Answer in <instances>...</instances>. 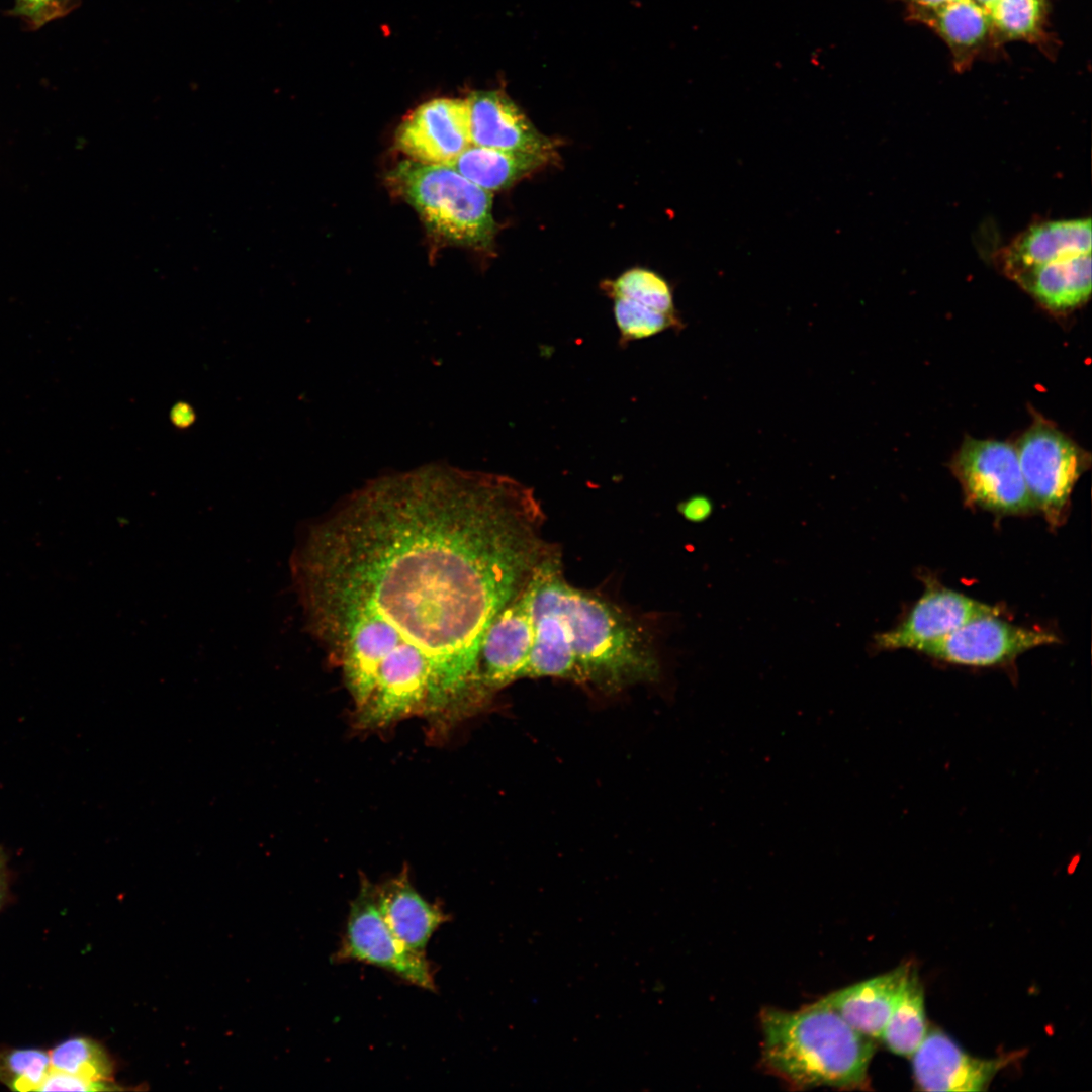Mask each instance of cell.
<instances>
[{
	"instance_id": "obj_1",
	"label": "cell",
	"mask_w": 1092,
	"mask_h": 1092,
	"mask_svg": "<svg viewBox=\"0 0 1092 1092\" xmlns=\"http://www.w3.org/2000/svg\"><path fill=\"white\" fill-rule=\"evenodd\" d=\"M544 518L512 477L431 469L372 482L311 525L293 575L357 710L388 681L425 693L433 717L485 703L481 643L555 551Z\"/></svg>"
},
{
	"instance_id": "obj_2",
	"label": "cell",
	"mask_w": 1092,
	"mask_h": 1092,
	"mask_svg": "<svg viewBox=\"0 0 1092 1092\" xmlns=\"http://www.w3.org/2000/svg\"><path fill=\"white\" fill-rule=\"evenodd\" d=\"M525 589L534 641L521 678L570 679L605 693L661 679L649 634L616 605L568 583L556 551Z\"/></svg>"
},
{
	"instance_id": "obj_3",
	"label": "cell",
	"mask_w": 1092,
	"mask_h": 1092,
	"mask_svg": "<svg viewBox=\"0 0 1092 1092\" xmlns=\"http://www.w3.org/2000/svg\"><path fill=\"white\" fill-rule=\"evenodd\" d=\"M762 1065L793 1088L868 1089L873 1039L821 999L797 1011L760 1013Z\"/></svg>"
},
{
	"instance_id": "obj_4",
	"label": "cell",
	"mask_w": 1092,
	"mask_h": 1092,
	"mask_svg": "<svg viewBox=\"0 0 1092 1092\" xmlns=\"http://www.w3.org/2000/svg\"><path fill=\"white\" fill-rule=\"evenodd\" d=\"M389 181L439 238L475 249L491 246L495 234L491 192L450 166L410 160L391 171Z\"/></svg>"
},
{
	"instance_id": "obj_5",
	"label": "cell",
	"mask_w": 1092,
	"mask_h": 1092,
	"mask_svg": "<svg viewBox=\"0 0 1092 1092\" xmlns=\"http://www.w3.org/2000/svg\"><path fill=\"white\" fill-rule=\"evenodd\" d=\"M335 958L374 965L418 987L436 991L434 972L426 954L406 947L389 929L377 906L375 885L365 878L351 903Z\"/></svg>"
},
{
	"instance_id": "obj_6",
	"label": "cell",
	"mask_w": 1092,
	"mask_h": 1092,
	"mask_svg": "<svg viewBox=\"0 0 1092 1092\" xmlns=\"http://www.w3.org/2000/svg\"><path fill=\"white\" fill-rule=\"evenodd\" d=\"M1015 448L1035 509L1041 510L1051 524L1059 525L1084 470V453L1066 435L1041 421L1021 436Z\"/></svg>"
},
{
	"instance_id": "obj_7",
	"label": "cell",
	"mask_w": 1092,
	"mask_h": 1092,
	"mask_svg": "<svg viewBox=\"0 0 1092 1092\" xmlns=\"http://www.w3.org/2000/svg\"><path fill=\"white\" fill-rule=\"evenodd\" d=\"M952 469L968 498L1001 514L1035 509L1021 472L1016 448L997 440L967 438Z\"/></svg>"
},
{
	"instance_id": "obj_8",
	"label": "cell",
	"mask_w": 1092,
	"mask_h": 1092,
	"mask_svg": "<svg viewBox=\"0 0 1092 1092\" xmlns=\"http://www.w3.org/2000/svg\"><path fill=\"white\" fill-rule=\"evenodd\" d=\"M1059 642L1053 633L1009 624L997 616L971 620L918 651L952 664L989 667L1012 662L1021 653Z\"/></svg>"
},
{
	"instance_id": "obj_9",
	"label": "cell",
	"mask_w": 1092,
	"mask_h": 1092,
	"mask_svg": "<svg viewBox=\"0 0 1092 1092\" xmlns=\"http://www.w3.org/2000/svg\"><path fill=\"white\" fill-rule=\"evenodd\" d=\"M470 145L467 99L430 100L410 113L395 134L396 148L424 164L449 165Z\"/></svg>"
},
{
	"instance_id": "obj_10",
	"label": "cell",
	"mask_w": 1092,
	"mask_h": 1092,
	"mask_svg": "<svg viewBox=\"0 0 1092 1092\" xmlns=\"http://www.w3.org/2000/svg\"><path fill=\"white\" fill-rule=\"evenodd\" d=\"M998 613L997 608L961 593L930 586L900 624L874 635L871 648L873 651L919 650L971 620Z\"/></svg>"
},
{
	"instance_id": "obj_11",
	"label": "cell",
	"mask_w": 1092,
	"mask_h": 1092,
	"mask_svg": "<svg viewBox=\"0 0 1092 1092\" xmlns=\"http://www.w3.org/2000/svg\"><path fill=\"white\" fill-rule=\"evenodd\" d=\"M1021 1052L993 1059L973 1057L938 1029L927 1031L913 1053L915 1083L924 1091H985L995 1076Z\"/></svg>"
},
{
	"instance_id": "obj_12",
	"label": "cell",
	"mask_w": 1092,
	"mask_h": 1092,
	"mask_svg": "<svg viewBox=\"0 0 1092 1092\" xmlns=\"http://www.w3.org/2000/svg\"><path fill=\"white\" fill-rule=\"evenodd\" d=\"M533 641V620L524 588L494 617L481 643L479 673L482 687L489 697L521 679Z\"/></svg>"
},
{
	"instance_id": "obj_13",
	"label": "cell",
	"mask_w": 1092,
	"mask_h": 1092,
	"mask_svg": "<svg viewBox=\"0 0 1092 1092\" xmlns=\"http://www.w3.org/2000/svg\"><path fill=\"white\" fill-rule=\"evenodd\" d=\"M471 145L510 152L553 155L554 145L539 132L517 105L498 91L467 98Z\"/></svg>"
},
{
	"instance_id": "obj_14",
	"label": "cell",
	"mask_w": 1092,
	"mask_h": 1092,
	"mask_svg": "<svg viewBox=\"0 0 1092 1092\" xmlns=\"http://www.w3.org/2000/svg\"><path fill=\"white\" fill-rule=\"evenodd\" d=\"M912 965V962L903 963L887 973L837 990L821 1000L853 1029L872 1039H880Z\"/></svg>"
},
{
	"instance_id": "obj_15",
	"label": "cell",
	"mask_w": 1092,
	"mask_h": 1092,
	"mask_svg": "<svg viewBox=\"0 0 1092 1092\" xmlns=\"http://www.w3.org/2000/svg\"><path fill=\"white\" fill-rule=\"evenodd\" d=\"M375 896L389 929L416 952L425 953L434 932L448 920L440 906L427 901L415 889L406 871L375 885Z\"/></svg>"
},
{
	"instance_id": "obj_16",
	"label": "cell",
	"mask_w": 1092,
	"mask_h": 1092,
	"mask_svg": "<svg viewBox=\"0 0 1092 1092\" xmlns=\"http://www.w3.org/2000/svg\"><path fill=\"white\" fill-rule=\"evenodd\" d=\"M1091 219L1053 220L1029 226L1003 251L1007 275L1063 258L1091 253Z\"/></svg>"
},
{
	"instance_id": "obj_17",
	"label": "cell",
	"mask_w": 1092,
	"mask_h": 1092,
	"mask_svg": "<svg viewBox=\"0 0 1092 1092\" xmlns=\"http://www.w3.org/2000/svg\"><path fill=\"white\" fill-rule=\"evenodd\" d=\"M1010 277L1053 310L1075 308L1091 293V253L1026 268Z\"/></svg>"
},
{
	"instance_id": "obj_18",
	"label": "cell",
	"mask_w": 1092,
	"mask_h": 1092,
	"mask_svg": "<svg viewBox=\"0 0 1092 1092\" xmlns=\"http://www.w3.org/2000/svg\"><path fill=\"white\" fill-rule=\"evenodd\" d=\"M552 156L470 145L448 166L470 182L491 192L510 187L547 164Z\"/></svg>"
},
{
	"instance_id": "obj_19",
	"label": "cell",
	"mask_w": 1092,
	"mask_h": 1092,
	"mask_svg": "<svg viewBox=\"0 0 1092 1092\" xmlns=\"http://www.w3.org/2000/svg\"><path fill=\"white\" fill-rule=\"evenodd\" d=\"M927 1031L923 985L913 963L880 1039L894 1054L911 1057Z\"/></svg>"
},
{
	"instance_id": "obj_20",
	"label": "cell",
	"mask_w": 1092,
	"mask_h": 1092,
	"mask_svg": "<svg viewBox=\"0 0 1092 1092\" xmlns=\"http://www.w3.org/2000/svg\"><path fill=\"white\" fill-rule=\"evenodd\" d=\"M953 4L980 11L989 21L991 34L1001 40L1037 41L1043 36L1045 0H959Z\"/></svg>"
},
{
	"instance_id": "obj_21",
	"label": "cell",
	"mask_w": 1092,
	"mask_h": 1092,
	"mask_svg": "<svg viewBox=\"0 0 1092 1092\" xmlns=\"http://www.w3.org/2000/svg\"><path fill=\"white\" fill-rule=\"evenodd\" d=\"M51 1069L91 1081L112 1082L114 1063L99 1042L87 1037L69 1038L49 1052Z\"/></svg>"
},
{
	"instance_id": "obj_22",
	"label": "cell",
	"mask_w": 1092,
	"mask_h": 1092,
	"mask_svg": "<svg viewBox=\"0 0 1092 1092\" xmlns=\"http://www.w3.org/2000/svg\"><path fill=\"white\" fill-rule=\"evenodd\" d=\"M612 299L625 298L664 313H677L668 283L656 273L632 268L614 280L602 283Z\"/></svg>"
},
{
	"instance_id": "obj_23",
	"label": "cell",
	"mask_w": 1092,
	"mask_h": 1092,
	"mask_svg": "<svg viewBox=\"0 0 1092 1092\" xmlns=\"http://www.w3.org/2000/svg\"><path fill=\"white\" fill-rule=\"evenodd\" d=\"M613 315L619 332V346L644 340L667 330L680 331L685 327L678 313H664L633 300L615 298Z\"/></svg>"
},
{
	"instance_id": "obj_24",
	"label": "cell",
	"mask_w": 1092,
	"mask_h": 1092,
	"mask_svg": "<svg viewBox=\"0 0 1092 1092\" xmlns=\"http://www.w3.org/2000/svg\"><path fill=\"white\" fill-rule=\"evenodd\" d=\"M50 1071V1054L46 1051L0 1050V1083L12 1091L39 1092Z\"/></svg>"
},
{
	"instance_id": "obj_25",
	"label": "cell",
	"mask_w": 1092,
	"mask_h": 1092,
	"mask_svg": "<svg viewBox=\"0 0 1092 1092\" xmlns=\"http://www.w3.org/2000/svg\"><path fill=\"white\" fill-rule=\"evenodd\" d=\"M79 0H15L10 14L21 17L31 28L63 17L71 12Z\"/></svg>"
},
{
	"instance_id": "obj_26",
	"label": "cell",
	"mask_w": 1092,
	"mask_h": 1092,
	"mask_svg": "<svg viewBox=\"0 0 1092 1092\" xmlns=\"http://www.w3.org/2000/svg\"><path fill=\"white\" fill-rule=\"evenodd\" d=\"M112 1082L91 1081L85 1078L51 1069L39 1091H111L120 1090Z\"/></svg>"
},
{
	"instance_id": "obj_27",
	"label": "cell",
	"mask_w": 1092,
	"mask_h": 1092,
	"mask_svg": "<svg viewBox=\"0 0 1092 1092\" xmlns=\"http://www.w3.org/2000/svg\"><path fill=\"white\" fill-rule=\"evenodd\" d=\"M678 512L690 522L707 521L714 512V503L706 494H694L678 504Z\"/></svg>"
},
{
	"instance_id": "obj_28",
	"label": "cell",
	"mask_w": 1092,
	"mask_h": 1092,
	"mask_svg": "<svg viewBox=\"0 0 1092 1092\" xmlns=\"http://www.w3.org/2000/svg\"><path fill=\"white\" fill-rule=\"evenodd\" d=\"M7 893V874L5 858L0 851V908L2 907Z\"/></svg>"
}]
</instances>
